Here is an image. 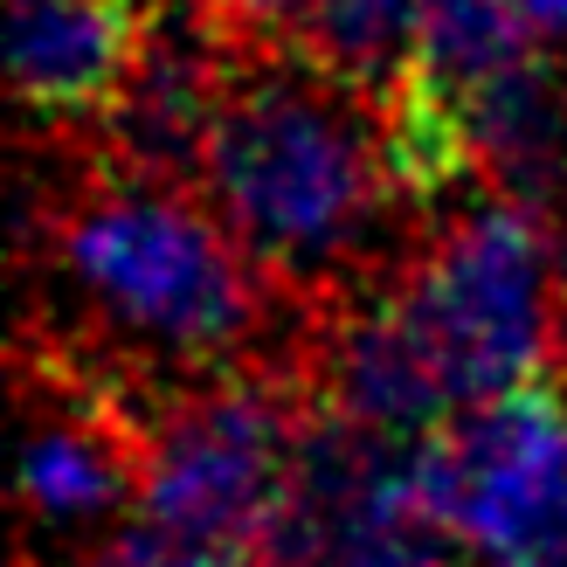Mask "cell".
<instances>
[{
	"mask_svg": "<svg viewBox=\"0 0 567 567\" xmlns=\"http://www.w3.org/2000/svg\"><path fill=\"white\" fill-rule=\"evenodd\" d=\"M291 42L339 83H353L360 97L388 104L415 76L422 0H311Z\"/></svg>",
	"mask_w": 567,
	"mask_h": 567,
	"instance_id": "9",
	"label": "cell"
},
{
	"mask_svg": "<svg viewBox=\"0 0 567 567\" xmlns=\"http://www.w3.org/2000/svg\"><path fill=\"white\" fill-rule=\"evenodd\" d=\"M49 236L70 298L104 339V367L132 402L146 381L208 388L257 367V339L277 311V284L221 229L202 187L125 174L97 146L35 208L21 194V243Z\"/></svg>",
	"mask_w": 567,
	"mask_h": 567,
	"instance_id": "2",
	"label": "cell"
},
{
	"mask_svg": "<svg viewBox=\"0 0 567 567\" xmlns=\"http://www.w3.org/2000/svg\"><path fill=\"white\" fill-rule=\"evenodd\" d=\"M519 21L540 49H567V0H519Z\"/></svg>",
	"mask_w": 567,
	"mask_h": 567,
	"instance_id": "12",
	"label": "cell"
},
{
	"mask_svg": "<svg viewBox=\"0 0 567 567\" xmlns=\"http://www.w3.org/2000/svg\"><path fill=\"white\" fill-rule=\"evenodd\" d=\"M311 422L305 374L249 367L174 394L146 430L138 519L264 567V540L291 492V464Z\"/></svg>",
	"mask_w": 567,
	"mask_h": 567,
	"instance_id": "4",
	"label": "cell"
},
{
	"mask_svg": "<svg viewBox=\"0 0 567 567\" xmlns=\"http://www.w3.org/2000/svg\"><path fill=\"white\" fill-rule=\"evenodd\" d=\"M422 492L492 560L567 554V374H540L422 436Z\"/></svg>",
	"mask_w": 567,
	"mask_h": 567,
	"instance_id": "6",
	"label": "cell"
},
{
	"mask_svg": "<svg viewBox=\"0 0 567 567\" xmlns=\"http://www.w3.org/2000/svg\"><path fill=\"white\" fill-rule=\"evenodd\" d=\"M202 202L311 326L339 305L381 298L415 264L394 236L422 202L388 159L381 104L319 70L298 42H236Z\"/></svg>",
	"mask_w": 567,
	"mask_h": 567,
	"instance_id": "1",
	"label": "cell"
},
{
	"mask_svg": "<svg viewBox=\"0 0 567 567\" xmlns=\"http://www.w3.org/2000/svg\"><path fill=\"white\" fill-rule=\"evenodd\" d=\"M464 118L477 181L533 215H567V63L526 49L477 91L450 97Z\"/></svg>",
	"mask_w": 567,
	"mask_h": 567,
	"instance_id": "8",
	"label": "cell"
},
{
	"mask_svg": "<svg viewBox=\"0 0 567 567\" xmlns=\"http://www.w3.org/2000/svg\"><path fill=\"white\" fill-rule=\"evenodd\" d=\"M464 540L422 492V443L311 402L264 567H464Z\"/></svg>",
	"mask_w": 567,
	"mask_h": 567,
	"instance_id": "5",
	"label": "cell"
},
{
	"mask_svg": "<svg viewBox=\"0 0 567 567\" xmlns=\"http://www.w3.org/2000/svg\"><path fill=\"white\" fill-rule=\"evenodd\" d=\"M560 367H567V291H560Z\"/></svg>",
	"mask_w": 567,
	"mask_h": 567,
	"instance_id": "14",
	"label": "cell"
},
{
	"mask_svg": "<svg viewBox=\"0 0 567 567\" xmlns=\"http://www.w3.org/2000/svg\"><path fill=\"white\" fill-rule=\"evenodd\" d=\"M498 567H567V554H540V560H498Z\"/></svg>",
	"mask_w": 567,
	"mask_h": 567,
	"instance_id": "13",
	"label": "cell"
},
{
	"mask_svg": "<svg viewBox=\"0 0 567 567\" xmlns=\"http://www.w3.org/2000/svg\"><path fill=\"white\" fill-rule=\"evenodd\" d=\"M560 291L567 257L547 215L505 194L450 208L443 229L422 236L415 264L388 284L457 415L540 374H560Z\"/></svg>",
	"mask_w": 567,
	"mask_h": 567,
	"instance_id": "3",
	"label": "cell"
},
{
	"mask_svg": "<svg viewBox=\"0 0 567 567\" xmlns=\"http://www.w3.org/2000/svg\"><path fill=\"white\" fill-rule=\"evenodd\" d=\"M153 28V0H8L14 97L42 125H104Z\"/></svg>",
	"mask_w": 567,
	"mask_h": 567,
	"instance_id": "7",
	"label": "cell"
},
{
	"mask_svg": "<svg viewBox=\"0 0 567 567\" xmlns=\"http://www.w3.org/2000/svg\"><path fill=\"white\" fill-rule=\"evenodd\" d=\"M526 49H540L519 21V0H422V55L415 76L436 83L443 97L477 91L505 63H519Z\"/></svg>",
	"mask_w": 567,
	"mask_h": 567,
	"instance_id": "10",
	"label": "cell"
},
{
	"mask_svg": "<svg viewBox=\"0 0 567 567\" xmlns=\"http://www.w3.org/2000/svg\"><path fill=\"white\" fill-rule=\"evenodd\" d=\"M194 8L236 42H291L311 0H194Z\"/></svg>",
	"mask_w": 567,
	"mask_h": 567,
	"instance_id": "11",
	"label": "cell"
}]
</instances>
